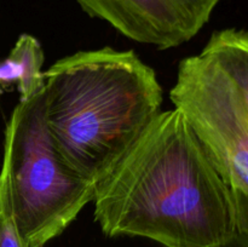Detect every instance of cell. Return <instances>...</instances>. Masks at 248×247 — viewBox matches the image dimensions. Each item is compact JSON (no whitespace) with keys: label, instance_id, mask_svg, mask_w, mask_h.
Wrapping results in <instances>:
<instances>
[{"label":"cell","instance_id":"obj_1","mask_svg":"<svg viewBox=\"0 0 248 247\" xmlns=\"http://www.w3.org/2000/svg\"><path fill=\"white\" fill-rule=\"evenodd\" d=\"M94 218L107 236L164 247H213L237 232L232 189L183 114L160 111L94 185Z\"/></svg>","mask_w":248,"mask_h":247},{"label":"cell","instance_id":"obj_2","mask_svg":"<svg viewBox=\"0 0 248 247\" xmlns=\"http://www.w3.org/2000/svg\"><path fill=\"white\" fill-rule=\"evenodd\" d=\"M44 118L68 167L96 184L161 111L164 91L132 50L61 58L43 73Z\"/></svg>","mask_w":248,"mask_h":247},{"label":"cell","instance_id":"obj_3","mask_svg":"<svg viewBox=\"0 0 248 247\" xmlns=\"http://www.w3.org/2000/svg\"><path fill=\"white\" fill-rule=\"evenodd\" d=\"M92 182L58 154L44 118L43 87L19 101L5 128L0 170V219L29 247L60 236L93 200Z\"/></svg>","mask_w":248,"mask_h":247},{"label":"cell","instance_id":"obj_4","mask_svg":"<svg viewBox=\"0 0 248 247\" xmlns=\"http://www.w3.org/2000/svg\"><path fill=\"white\" fill-rule=\"evenodd\" d=\"M170 98L225 183L248 195V104L232 77L201 51L179 63Z\"/></svg>","mask_w":248,"mask_h":247},{"label":"cell","instance_id":"obj_5","mask_svg":"<svg viewBox=\"0 0 248 247\" xmlns=\"http://www.w3.org/2000/svg\"><path fill=\"white\" fill-rule=\"evenodd\" d=\"M89 16L126 38L160 50L188 43L210 21L219 0H75Z\"/></svg>","mask_w":248,"mask_h":247},{"label":"cell","instance_id":"obj_6","mask_svg":"<svg viewBox=\"0 0 248 247\" xmlns=\"http://www.w3.org/2000/svg\"><path fill=\"white\" fill-rule=\"evenodd\" d=\"M43 47L35 36L22 34L9 56L0 63V86L17 85L19 101L31 98L43 87Z\"/></svg>","mask_w":248,"mask_h":247},{"label":"cell","instance_id":"obj_7","mask_svg":"<svg viewBox=\"0 0 248 247\" xmlns=\"http://www.w3.org/2000/svg\"><path fill=\"white\" fill-rule=\"evenodd\" d=\"M202 52L232 77L248 104V31L227 28L215 31Z\"/></svg>","mask_w":248,"mask_h":247},{"label":"cell","instance_id":"obj_8","mask_svg":"<svg viewBox=\"0 0 248 247\" xmlns=\"http://www.w3.org/2000/svg\"><path fill=\"white\" fill-rule=\"evenodd\" d=\"M235 208H236L237 232H244L248 236V195L232 190Z\"/></svg>","mask_w":248,"mask_h":247},{"label":"cell","instance_id":"obj_9","mask_svg":"<svg viewBox=\"0 0 248 247\" xmlns=\"http://www.w3.org/2000/svg\"><path fill=\"white\" fill-rule=\"evenodd\" d=\"M0 247H29L17 235L10 223L0 219Z\"/></svg>","mask_w":248,"mask_h":247},{"label":"cell","instance_id":"obj_10","mask_svg":"<svg viewBox=\"0 0 248 247\" xmlns=\"http://www.w3.org/2000/svg\"><path fill=\"white\" fill-rule=\"evenodd\" d=\"M213 247H248V236L244 232H237L232 237L223 241L222 244Z\"/></svg>","mask_w":248,"mask_h":247},{"label":"cell","instance_id":"obj_11","mask_svg":"<svg viewBox=\"0 0 248 247\" xmlns=\"http://www.w3.org/2000/svg\"><path fill=\"white\" fill-rule=\"evenodd\" d=\"M2 92H4V90H2V87L0 86V96H1V94H2Z\"/></svg>","mask_w":248,"mask_h":247}]
</instances>
